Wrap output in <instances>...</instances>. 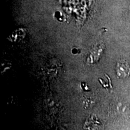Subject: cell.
<instances>
[{
	"label": "cell",
	"mask_w": 130,
	"mask_h": 130,
	"mask_svg": "<svg viewBox=\"0 0 130 130\" xmlns=\"http://www.w3.org/2000/svg\"><path fill=\"white\" fill-rule=\"evenodd\" d=\"M129 67L127 63L125 61H121L118 63L116 67V73L119 77L125 78L129 75Z\"/></svg>",
	"instance_id": "cell-1"
}]
</instances>
